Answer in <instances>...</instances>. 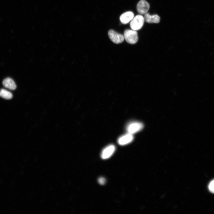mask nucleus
<instances>
[{
    "instance_id": "13",
    "label": "nucleus",
    "mask_w": 214,
    "mask_h": 214,
    "mask_svg": "<svg viewBox=\"0 0 214 214\" xmlns=\"http://www.w3.org/2000/svg\"><path fill=\"white\" fill-rule=\"evenodd\" d=\"M98 183L101 185L105 184L106 182V179L103 177H100L98 180Z\"/></svg>"
},
{
    "instance_id": "2",
    "label": "nucleus",
    "mask_w": 214,
    "mask_h": 214,
    "mask_svg": "<svg viewBox=\"0 0 214 214\" xmlns=\"http://www.w3.org/2000/svg\"><path fill=\"white\" fill-rule=\"evenodd\" d=\"M144 17L141 15H138L134 17L130 23V26L132 29L137 31L143 26L144 21Z\"/></svg>"
},
{
    "instance_id": "9",
    "label": "nucleus",
    "mask_w": 214,
    "mask_h": 214,
    "mask_svg": "<svg viewBox=\"0 0 214 214\" xmlns=\"http://www.w3.org/2000/svg\"><path fill=\"white\" fill-rule=\"evenodd\" d=\"M144 18L145 21L149 23H158L160 21V18L158 15H151L147 12L144 14Z\"/></svg>"
},
{
    "instance_id": "3",
    "label": "nucleus",
    "mask_w": 214,
    "mask_h": 214,
    "mask_svg": "<svg viewBox=\"0 0 214 214\" xmlns=\"http://www.w3.org/2000/svg\"><path fill=\"white\" fill-rule=\"evenodd\" d=\"M143 127L141 123L138 122H132L129 123L126 127L128 133L133 134L140 131Z\"/></svg>"
},
{
    "instance_id": "5",
    "label": "nucleus",
    "mask_w": 214,
    "mask_h": 214,
    "mask_svg": "<svg viewBox=\"0 0 214 214\" xmlns=\"http://www.w3.org/2000/svg\"><path fill=\"white\" fill-rule=\"evenodd\" d=\"M150 8V4L145 0H140L136 6L137 12L140 15L145 14L147 13Z\"/></svg>"
},
{
    "instance_id": "12",
    "label": "nucleus",
    "mask_w": 214,
    "mask_h": 214,
    "mask_svg": "<svg viewBox=\"0 0 214 214\" xmlns=\"http://www.w3.org/2000/svg\"><path fill=\"white\" fill-rule=\"evenodd\" d=\"M208 188L211 192L214 193V180L211 181L209 183Z\"/></svg>"
},
{
    "instance_id": "7",
    "label": "nucleus",
    "mask_w": 214,
    "mask_h": 214,
    "mask_svg": "<svg viewBox=\"0 0 214 214\" xmlns=\"http://www.w3.org/2000/svg\"><path fill=\"white\" fill-rule=\"evenodd\" d=\"M133 138V134L127 133L120 137L117 140V142L119 145H124L131 142Z\"/></svg>"
},
{
    "instance_id": "10",
    "label": "nucleus",
    "mask_w": 214,
    "mask_h": 214,
    "mask_svg": "<svg viewBox=\"0 0 214 214\" xmlns=\"http://www.w3.org/2000/svg\"><path fill=\"white\" fill-rule=\"evenodd\" d=\"M3 86L11 90H15L16 87V85L11 78H7L4 80L2 82Z\"/></svg>"
},
{
    "instance_id": "1",
    "label": "nucleus",
    "mask_w": 214,
    "mask_h": 214,
    "mask_svg": "<svg viewBox=\"0 0 214 214\" xmlns=\"http://www.w3.org/2000/svg\"><path fill=\"white\" fill-rule=\"evenodd\" d=\"M123 36L126 41L130 44L136 43L138 40L137 32L132 29H126L124 32Z\"/></svg>"
},
{
    "instance_id": "4",
    "label": "nucleus",
    "mask_w": 214,
    "mask_h": 214,
    "mask_svg": "<svg viewBox=\"0 0 214 214\" xmlns=\"http://www.w3.org/2000/svg\"><path fill=\"white\" fill-rule=\"evenodd\" d=\"M108 37L111 40L116 44L122 43L124 40L123 35L117 33L113 29H110L108 32Z\"/></svg>"
},
{
    "instance_id": "8",
    "label": "nucleus",
    "mask_w": 214,
    "mask_h": 214,
    "mask_svg": "<svg viewBox=\"0 0 214 214\" xmlns=\"http://www.w3.org/2000/svg\"><path fill=\"white\" fill-rule=\"evenodd\" d=\"M134 17V13L131 11H129L121 14L120 16L119 20L122 23L125 24L130 22Z\"/></svg>"
},
{
    "instance_id": "6",
    "label": "nucleus",
    "mask_w": 214,
    "mask_h": 214,
    "mask_svg": "<svg viewBox=\"0 0 214 214\" xmlns=\"http://www.w3.org/2000/svg\"><path fill=\"white\" fill-rule=\"evenodd\" d=\"M116 150L115 146L110 144L105 147L102 151L101 157L103 159H106L110 158L114 154Z\"/></svg>"
},
{
    "instance_id": "11",
    "label": "nucleus",
    "mask_w": 214,
    "mask_h": 214,
    "mask_svg": "<svg viewBox=\"0 0 214 214\" xmlns=\"http://www.w3.org/2000/svg\"><path fill=\"white\" fill-rule=\"evenodd\" d=\"M0 96L6 99H10L12 98V95L6 90L1 89L0 90Z\"/></svg>"
}]
</instances>
